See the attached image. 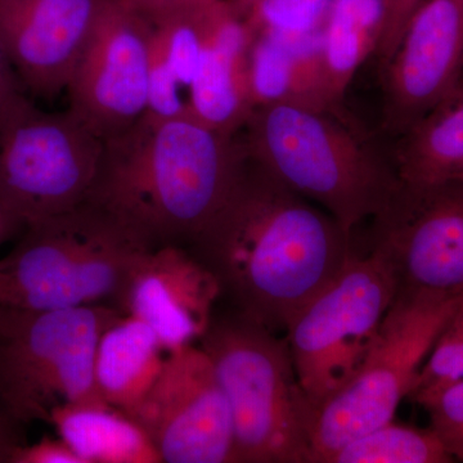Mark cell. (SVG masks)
Returning <instances> with one entry per match:
<instances>
[{
  "label": "cell",
  "instance_id": "obj_29",
  "mask_svg": "<svg viewBox=\"0 0 463 463\" xmlns=\"http://www.w3.org/2000/svg\"><path fill=\"white\" fill-rule=\"evenodd\" d=\"M422 0H395L394 9H392V17L388 30H386L385 38L381 43L379 51H377V57L380 62H385L392 53V51L397 47L399 39L403 33L408 21L412 16L413 12L419 7ZM380 63V65H383Z\"/></svg>",
  "mask_w": 463,
  "mask_h": 463
},
{
  "label": "cell",
  "instance_id": "obj_28",
  "mask_svg": "<svg viewBox=\"0 0 463 463\" xmlns=\"http://www.w3.org/2000/svg\"><path fill=\"white\" fill-rule=\"evenodd\" d=\"M125 5L154 24L164 18L206 7L216 0H121Z\"/></svg>",
  "mask_w": 463,
  "mask_h": 463
},
{
  "label": "cell",
  "instance_id": "obj_23",
  "mask_svg": "<svg viewBox=\"0 0 463 463\" xmlns=\"http://www.w3.org/2000/svg\"><path fill=\"white\" fill-rule=\"evenodd\" d=\"M455 462L437 432L392 421L349 441L328 463Z\"/></svg>",
  "mask_w": 463,
  "mask_h": 463
},
{
  "label": "cell",
  "instance_id": "obj_22",
  "mask_svg": "<svg viewBox=\"0 0 463 463\" xmlns=\"http://www.w3.org/2000/svg\"><path fill=\"white\" fill-rule=\"evenodd\" d=\"M395 0H334L322 30L328 87L337 103L385 38Z\"/></svg>",
  "mask_w": 463,
  "mask_h": 463
},
{
  "label": "cell",
  "instance_id": "obj_21",
  "mask_svg": "<svg viewBox=\"0 0 463 463\" xmlns=\"http://www.w3.org/2000/svg\"><path fill=\"white\" fill-rule=\"evenodd\" d=\"M50 422L84 463H161L141 426L108 403L61 405Z\"/></svg>",
  "mask_w": 463,
  "mask_h": 463
},
{
  "label": "cell",
  "instance_id": "obj_4",
  "mask_svg": "<svg viewBox=\"0 0 463 463\" xmlns=\"http://www.w3.org/2000/svg\"><path fill=\"white\" fill-rule=\"evenodd\" d=\"M151 249L115 216L85 200L25 227L17 245L0 259V306L118 307L130 274Z\"/></svg>",
  "mask_w": 463,
  "mask_h": 463
},
{
  "label": "cell",
  "instance_id": "obj_26",
  "mask_svg": "<svg viewBox=\"0 0 463 463\" xmlns=\"http://www.w3.org/2000/svg\"><path fill=\"white\" fill-rule=\"evenodd\" d=\"M463 379V298L426 359L413 392ZM411 394V395H412Z\"/></svg>",
  "mask_w": 463,
  "mask_h": 463
},
{
  "label": "cell",
  "instance_id": "obj_17",
  "mask_svg": "<svg viewBox=\"0 0 463 463\" xmlns=\"http://www.w3.org/2000/svg\"><path fill=\"white\" fill-rule=\"evenodd\" d=\"M321 39L322 33L307 38L251 33L248 76L254 109L272 103L337 109L328 87Z\"/></svg>",
  "mask_w": 463,
  "mask_h": 463
},
{
  "label": "cell",
  "instance_id": "obj_9",
  "mask_svg": "<svg viewBox=\"0 0 463 463\" xmlns=\"http://www.w3.org/2000/svg\"><path fill=\"white\" fill-rule=\"evenodd\" d=\"M379 252L354 254L289 323L288 345L301 388L317 408L354 376L397 297Z\"/></svg>",
  "mask_w": 463,
  "mask_h": 463
},
{
  "label": "cell",
  "instance_id": "obj_3",
  "mask_svg": "<svg viewBox=\"0 0 463 463\" xmlns=\"http://www.w3.org/2000/svg\"><path fill=\"white\" fill-rule=\"evenodd\" d=\"M336 109L260 106L239 136L250 160L322 207L352 236L362 222L383 212L398 178Z\"/></svg>",
  "mask_w": 463,
  "mask_h": 463
},
{
  "label": "cell",
  "instance_id": "obj_27",
  "mask_svg": "<svg viewBox=\"0 0 463 463\" xmlns=\"http://www.w3.org/2000/svg\"><path fill=\"white\" fill-rule=\"evenodd\" d=\"M11 463H84L62 438H44L24 444L12 456Z\"/></svg>",
  "mask_w": 463,
  "mask_h": 463
},
{
  "label": "cell",
  "instance_id": "obj_10",
  "mask_svg": "<svg viewBox=\"0 0 463 463\" xmlns=\"http://www.w3.org/2000/svg\"><path fill=\"white\" fill-rule=\"evenodd\" d=\"M373 222V250L392 268L397 294L463 295V181H398Z\"/></svg>",
  "mask_w": 463,
  "mask_h": 463
},
{
  "label": "cell",
  "instance_id": "obj_12",
  "mask_svg": "<svg viewBox=\"0 0 463 463\" xmlns=\"http://www.w3.org/2000/svg\"><path fill=\"white\" fill-rule=\"evenodd\" d=\"M151 30L121 0H108L70 79L69 111L103 142L147 111Z\"/></svg>",
  "mask_w": 463,
  "mask_h": 463
},
{
  "label": "cell",
  "instance_id": "obj_2",
  "mask_svg": "<svg viewBox=\"0 0 463 463\" xmlns=\"http://www.w3.org/2000/svg\"><path fill=\"white\" fill-rule=\"evenodd\" d=\"M246 163L239 133L192 118L142 116L103 142L91 203L151 248L194 245L224 205Z\"/></svg>",
  "mask_w": 463,
  "mask_h": 463
},
{
  "label": "cell",
  "instance_id": "obj_1",
  "mask_svg": "<svg viewBox=\"0 0 463 463\" xmlns=\"http://www.w3.org/2000/svg\"><path fill=\"white\" fill-rule=\"evenodd\" d=\"M350 239L322 207L246 155L239 181L192 248L239 315L274 332L288 330L345 265Z\"/></svg>",
  "mask_w": 463,
  "mask_h": 463
},
{
  "label": "cell",
  "instance_id": "obj_30",
  "mask_svg": "<svg viewBox=\"0 0 463 463\" xmlns=\"http://www.w3.org/2000/svg\"><path fill=\"white\" fill-rule=\"evenodd\" d=\"M23 426L0 398V463H11L17 448L26 444Z\"/></svg>",
  "mask_w": 463,
  "mask_h": 463
},
{
  "label": "cell",
  "instance_id": "obj_15",
  "mask_svg": "<svg viewBox=\"0 0 463 463\" xmlns=\"http://www.w3.org/2000/svg\"><path fill=\"white\" fill-rule=\"evenodd\" d=\"M221 294L215 274L196 255L165 245L143 255L118 309L145 322L170 353L203 339Z\"/></svg>",
  "mask_w": 463,
  "mask_h": 463
},
{
  "label": "cell",
  "instance_id": "obj_31",
  "mask_svg": "<svg viewBox=\"0 0 463 463\" xmlns=\"http://www.w3.org/2000/svg\"><path fill=\"white\" fill-rule=\"evenodd\" d=\"M24 85L12 65L5 45L0 41V109L20 93H25Z\"/></svg>",
  "mask_w": 463,
  "mask_h": 463
},
{
  "label": "cell",
  "instance_id": "obj_25",
  "mask_svg": "<svg viewBox=\"0 0 463 463\" xmlns=\"http://www.w3.org/2000/svg\"><path fill=\"white\" fill-rule=\"evenodd\" d=\"M455 462H463V379L413 392Z\"/></svg>",
  "mask_w": 463,
  "mask_h": 463
},
{
  "label": "cell",
  "instance_id": "obj_20",
  "mask_svg": "<svg viewBox=\"0 0 463 463\" xmlns=\"http://www.w3.org/2000/svg\"><path fill=\"white\" fill-rule=\"evenodd\" d=\"M392 167L399 182L463 181V74L431 111L397 138Z\"/></svg>",
  "mask_w": 463,
  "mask_h": 463
},
{
  "label": "cell",
  "instance_id": "obj_19",
  "mask_svg": "<svg viewBox=\"0 0 463 463\" xmlns=\"http://www.w3.org/2000/svg\"><path fill=\"white\" fill-rule=\"evenodd\" d=\"M167 352L137 317L121 313L97 345L94 379L100 398L130 416L163 371Z\"/></svg>",
  "mask_w": 463,
  "mask_h": 463
},
{
  "label": "cell",
  "instance_id": "obj_11",
  "mask_svg": "<svg viewBox=\"0 0 463 463\" xmlns=\"http://www.w3.org/2000/svg\"><path fill=\"white\" fill-rule=\"evenodd\" d=\"M130 417L161 463H233V419L214 365L196 344L167 353Z\"/></svg>",
  "mask_w": 463,
  "mask_h": 463
},
{
  "label": "cell",
  "instance_id": "obj_16",
  "mask_svg": "<svg viewBox=\"0 0 463 463\" xmlns=\"http://www.w3.org/2000/svg\"><path fill=\"white\" fill-rule=\"evenodd\" d=\"M251 33L218 0L191 88L190 118L234 136L254 111L250 99L248 54Z\"/></svg>",
  "mask_w": 463,
  "mask_h": 463
},
{
  "label": "cell",
  "instance_id": "obj_8",
  "mask_svg": "<svg viewBox=\"0 0 463 463\" xmlns=\"http://www.w3.org/2000/svg\"><path fill=\"white\" fill-rule=\"evenodd\" d=\"M103 141L76 116L39 109L25 93L0 109V205L16 228L90 197Z\"/></svg>",
  "mask_w": 463,
  "mask_h": 463
},
{
  "label": "cell",
  "instance_id": "obj_13",
  "mask_svg": "<svg viewBox=\"0 0 463 463\" xmlns=\"http://www.w3.org/2000/svg\"><path fill=\"white\" fill-rule=\"evenodd\" d=\"M383 69V128L399 137L463 74V0H422Z\"/></svg>",
  "mask_w": 463,
  "mask_h": 463
},
{
  "label": "cell",
  "instance_id": "obj_18",
  "mask_svg": "<svg viewBox=\"0 0 463 463\" xmlns=\"http://www.w3.org/2000/svg\"><path fill=\"white\" fill-rule=\"evenodd\" d=\"M216 3L151 24L146 114L156 118H190L191 88Z\"/></svg>",
  "mask_w": 463,
  "mask_h": 463
},
{
  "label": "cell",
  "instance_id": "obj_7",
  "mask_svg": "<svg viewBox=\"0 0 463 463\" xmlns=\"http://www.w3.org/2000/svg\"><path fill=\"white\" fill-rule=\"evenodd\" d=\"M463 295L397 294L361 367L317 410L310 463H328L349 441L394 420Z\"/></svg>",
  "mask_w": 463,
  "mask_h": 463
},
{
  "label": "cell",
  "instance_id": "obj_14",
  "mask_svg": "<svg viewBox=\"0 0 463 463\" xmlns=\"http://www.w3.org/2000/svg\"><path fill=\"white\" fill-rule=\"evenodd\" d=\"M108 0H0V41L24 90L66 91Z\"/></svg>",
  "mask_w": 463,
  "mask_h": 463
},
{
  "label": "cell",
  "instance_id": "obj_5",
  "mask_svg": "<svg viewBox=\"0 0 463 463\" xmlns=\"http://www.w3.org/2000/svg\"><path fill=\"white\" fill-rule=\"evenodd\" d=\"M233 419V463H310L317 410L298 383L288 341L237 313L200 340Z\"/></svg>",
  "mask_w": 463,
  "mask_h": 463
},
{
  "label": "cell",
  "instance_id": "obj_32",
  "mask_svg": "<svg viewBox=\"0 0 463 463\" xmlns=\"http://www.w3.org/2000/svg\"><path fill=\"white\" fill-rule=\"evenodd\" d=\"M16 230V225L12 223L11 219L5 214V209L0 205V245L8 239L9 234Z\"/></svg>",
  "mask_w": 463,
  "mask_h": 463
},
{
  "label": "cell",
  "instance_id": "obj_24",
  "mask_svg": "<svg viewBox=\"0 0 463 463\" xmlns=\"http://www.w3.org/2000/svg\"><path fill=\"white\" fill-rule=\"evenodd\" d=\"M334 0H227L252 35L307 38L322 33Z\"/></svg>",
  "mask_w": 463,
  "mask_h": 463
},
{
  "label": "cell",
  "instance_id": "obj_6",
  "mask_svg": "<svg viewBox=\"0 0 463 463\" xmlns=\"http://www.w3.org/2000/svg\"><path fill=\"white\" fill-rule=\"evenodd\" d=\"M121 313L112 306H0V398L17 421L50 422L61 405L106 403L94 358L100 336Z\"/></svg>",
  "mask_w": 463,
  "mask_h": 463
}]
</instances>
